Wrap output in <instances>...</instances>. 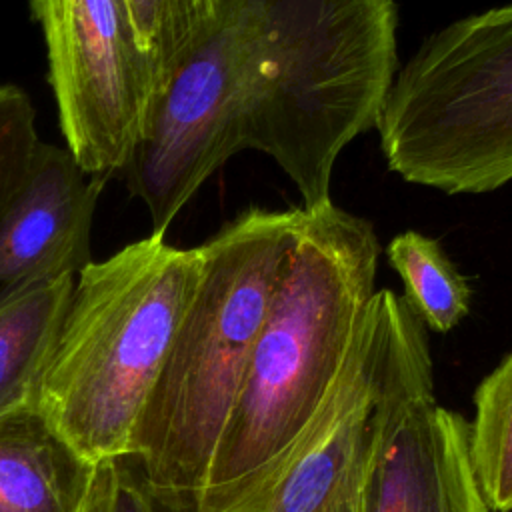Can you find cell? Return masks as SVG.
<instances>
[{
    "instance_id": "52a82bcc",
    "label": "cell",
    "mask_w": 512,
    "mask_h": 512,
    "mask_svg": "<svg viewBox=\"0 0 512 512\" xmlns=\"http://www.w3.org/2000/svg\"><path fill=\"white\" fill-rule=\"evenodd\" d=\"M64 146L90 176L124 174L140 146L156 78L124 0H30Z\"/></svg>"
},
{
    "instance_id": "30bf717a",
    "label": "cell",
    "mask_w": 512,
    "mask_h": 512,
    "mask_svg": "<svg viewBox=\"0 0 512 512\" xmlns=\"http://www.w3.org/2000/svg\"><path fill=\"white\" fill-rule=\"evenodd\" d=\"M94 472L36 406L0 418V512H82Z\"/></svg>"
},
{
    "instance_id": "7a4b0ae2",
    "label": "cell",
    "mask_w": 512,
    "mask_h": 512,
    "mask_svg": "<svg viewBox=\"0 0 512 512\" xmlns=\"http://www.w3.org/2000/svg\"><path fill=\"white\" fill-rule=\"evenodd\" d=\"M374 226L332 202L302 210L196 512H262L328 400L376 292Z\"/></svg>"
},
{
    "instance_id": "e0dca14e",
    "label": "cell",
    "mask_w": 512,
    "mask_h": 512,
    "mask_svg": "<svg viewBox=\"0 0 512 512\" xmlns=\"http://www.w3.org/2000/svg\"><path fill=\"white\" fill-rule=\"evenodd\" d=\"M110 500V462L96 466L94 480L88 492V498L82 506V512H108Z\"/></svg>"
},
{
    "instance_id": "5b68a950",
    "label": "cell",
    "mask_w": 512,
    "mask_h": 512,
    "mask_svg": "<svg viewBox=\"0 0 512 512\" xmlns=\"http://www.w3.org/2000/svg\"><path fill=\"white\" fill-rule=\"evenodd\" d=\"M376 130L406 182L444 194L512 182V2L430 34L398 68Z\"/></svg>"
},
{
    "instance_id": "4fadbf2b",
    "label": "cell",
    "mask_w": 512,
    "mask_h": 512,
    "mask_svg": "<svg viewBox=\"0 0 512 512\" xmlns=\"http://www.w3.org/2000/svg\"><path fill=\"white\" fill-rule=\"evenodd\" d=\"M470 456L492 512H512V352L478 384Z\"/></svg>"
},
{
    "instance_id": "7c38bea8",
    "label": "cell",
    "mask_w": 512,
    "mask_h": 512,
    "mask_svg": "<svg viewBox=\"0 0 512 512\" xmlns=\"http://www.w3.org/2000/svg\"><path fill=\"white\" fill-rule=\"evenodd\" d=\"M404 284V300L434 332H450L470 312L472 288L436 238L406 230L386 246Z\"/></svg>"
},
{
    "instance_id": "2e32d148",
    "label": "cell",
    "mask_w": 512,
    "mask_h": 512,
    "mask_svg": "<svg viewBox=\"0 0 512 512\" xmlns=\"http://www.w3.org/2000/svg\"><path fill=\"white\" fill-rule=\"evenodd\" d=\"M108 512H196L192 506L160 494L132 458L110 462Z\"/></svg>"
},
{
    "instance_id": "277c9868",
    "label": "cell",
    "mask_w": 512,
    "mask_h": 512,
    "mask_svg": "<svg viewBox=\"0 0 512 512\" xmlns=\"http://www.w3.org/2000/svg\"><path fill=\"white\" fill-rule=\"evenodd\" d=\"M200 262V246L150 234L76 276L36 408L88 464L132 454Z\"/></svg>"
},
{
    "instance_id": "ac0fdd59",
    "label": "cell",
    "mask_w": 512,
    "mask_h": 512,
    "mask_svg": "<svg viewBox=\"0 0 512 512\" xmlns=\"http://www.w3.org/2000/svg\"><path fill=\"white\" fill-rule=\"evenodd\" d=\"M362 492V490H360ZM328 512H360V494L352 500H346V502H340L336 504L334 508H330Z\"/></svg>"
},
{
    "instance_id": "8fae6325",
    "label": "cell",
    "mask_w": 512,
    "mask_h": 512,
    "mask_svg": "<svg viewBox=\"0 0 512 512\" xmlns=\"http://www.w3.org/2000/svg\"><path fill=\"white\" fill-rule=\"evenodd\" d=\"M76 276L0 292V418L32 408Z\"/></svg>"
},
{
    "instance_id": "ba28073f",
    "label": "cell",
    "mask_w": 512,
    "mask_h": 512,
    "mask_svg": "<svg viewBox=\"0 0 512 512\" xmlns=\"http://www.w3.org/2000/svg\"><path fill=\"white\" fill-rule=\"evenodd\" d=\"M102 186L66 146L40 140L0 214V292L78 276L92 262L90 234Z\"/></svg>"
},
{
    "instance_id": "5bb4252c",
    "label": "cell",
    "mask_w": 512,
    "mask_h": 512,
    "mask_svg": "<svg viewBox=\"0 0 512 512\" xmlns=\"http://www.w3.org/2000/svg\"><path fill=\"white\" fill-rule=\"evenodd\" d=\"M220 0H124L158 94L210 28ZM156 94V98H158Z\"/></svg>"
},
{
    "instance_id": "9a60e30c",
    "label": "cell",
    "mask_w": 512,
    "mask_h": 512,
    "mask_svg": "<svg viewBox=\"0 0 512 512\" xmlns=\"http://www.w3.org/2000/svg\"><path fill=\"white\" fill-rule=\"evenodd\" d=\"M40 144L36 108L14 84H0V214L20 186Z\"/></svg>"
},
{
    "instance_id": "9c48e42d",
    "label": "cell",
    "mask_w": 512,
    "mask_h": 512,
    "mask_svg": "<svg viewBox=\"0 0 512 512\" xmlns=\"http://www.w3.org/2000/svg\"><path fill=\"white\" fill-rule=\"evenodd\" d=\"M360 512H492L474 472L468 420L434 394L414 398L368 470Z\"/></svg>"
},
{
    "instance_id": "6da1fadb",
    "label": "cell",
    "mask_w": 512,
    "mask_h": 512,
    "mask_svg": "<svg viewBox=\"0 0 512 512\" xmlns=\"http://www.w3.org/2000/svg\"><path fill=\"white\" fill-rule=\"evenodd\" d=\"M398 68L396 0H220L124 170L152 234L244 150L276 162L302 210L330 204L336 160L378 126Z\"/></svg>"
},
{
    "instance_id": "3957f363",
    "label": "cell",
    "mask_w": 512,
    "mask_h": 512,
    "mask_svg": "<svg viewBox=\"0 0 512 512\" xmlns=\"http://www.w3.org/2000/svg\"><path fill=\"white\" fill-rule=\"evenodd\" d=\"M298 222L300 208L254 206L200 244L198 282L130 454L166 498L196 506Z\"/></svg>"
},
{
    "instance_id": "8992f818",
    "label": "cell",
    "mask_w": 512,
    "mask_h": 512,
    "mask_svg": "<svg viewBox=\"0 0 512 512\" xmlns=\"http://www.w3.org/2000/svg\"><path fill=\"white\" fill-rule=\"evenodd\" d=\"M426 326L404 296L370 298L340 376L262 512H328L360 494L402 410L434 394Z\"/></svg>"
}]
</instances>
